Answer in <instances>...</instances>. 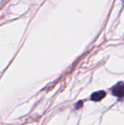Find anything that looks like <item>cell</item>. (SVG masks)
Listing matches in <instances>:
<instances>
[{
  "label": "cell",
  "mask_w": 124,
  "mask_h": 125,
  "mask_svg": "<svg viewBox=\"0 0 124 125\" xmlns=\"http://www.w3.org/2000/svg\"><path fill=\"white\" fill-rule=\"evenodd\" d=\"M106 96V93L104 91H99L96 92H94L91 97V100L94 101V102H98V101H101L102 99H104Z\"/></svg>",
  "instance_id": "obj_2"
},
{
  "label": "cell",
  "mask_w": 124,
  "mask_h": 125,
  "mask_svg": "<svg viewBox=\"0 0 124 125\" xmlns=\"http://www.w3.org/2000/svg\"><path fill=\"white\" fill-rule=\"evenodd\" d=\"M112 93L114 96L122 97L124 96V83L123 82L118 83L112 89Z\"/></svg>",
  "instance_id": "obj_1"
}]
</instances>
